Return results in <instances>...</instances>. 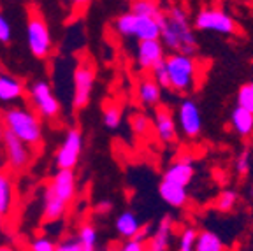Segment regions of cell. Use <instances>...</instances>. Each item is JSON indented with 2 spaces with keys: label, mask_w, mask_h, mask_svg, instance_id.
Masks as SVG:
<instances>
[{
  "label": "cell",
  "mask_w": 253,
  "mask_h": 251,
  "mask_svg": "<svg viewBox=\"0 0 253 251\" xmlns=\"http://www.w3.org/2000/svg\"><path fill=\"white\" fill-rule=\"evenodd\" d=\"M2 123L4 128L12 132L18 139L28 144L30 148L39 149L42 144V122L41 116L32 109L25 106H9L2 113Z\"/></svg>",
  "instance_id": "1"
},
{
  "label": "cell",
  "mask_w": 253,
  "mask_h": 251,
  "mask_svg": "<svg viewBox=\"0 0 253 251\" xmlns=\"http://www.w3.org/2000/svg\"><path fill=\"white\" fill-rule=\"evenodd\" d=\"M113 27H115L116 34L122 37H134L137 41L160 37V25H158L157 18L135 14L132 11L120 14L113 23Z\"/></svg>",
  "instance_id": "2"
},
{
  "label": "cell",
  "mask_w": 253,
  "mask_h": 251,
  "mask_svg": "<svg viewBox=\"0 0 253 251\" xmlns=\"http://www.w3.org/2000/svg\"><path fill=\"white\" fill-rule=\"evenodd\" d=\"M27 44L32 55L39 60L49 58V55H51V51H53L51 32H49V27H47L46 20H44L37 11H32L30 14H28Z\"/></svg>",
  "instance_id": "3"
},
{
  "label": "cell",
  "mask_w": 253,
  "mask_h": 251,
  "mask_svg": "<svg viewBox=\"0 0 253 251\" xmlns=\"http://www.w3.org/2000/svg\"><path fill=\"white\" fill-rule=\"evenodd\" d=\"M166 67L172 90L179 93H186L192 90L195 83V62L192 56L176 51L166 58Z\"/></svg>",
  "instance_id": "4"
},
{
  "label": "cell",
  "mask_w": 253,
  "mask_h": 251,
  "mask_svg": "<svg viewBox=\"0 0 253 251\" xmlns=\"http://www.w3.org/2000/svg\"><path fill=\"white\" fill-rule=\"evenodd\" d=\"M28 100H30L32 109L36 111L41 118L53 122L60 116V111H62L60 100L56 98L51 84L44 79L34 81L28 86Z\"/></svg>",
  "instance_id": "5"
},
{
  "label": "cell",
  "mask_w": 253,
  "mask_h": 251,
  "mask_svg": "<svg viewBox=\"0 0 253 251\" xmlns=\"http://www.w3.org/2000/svg\"><path fill=\"white\" fill-rule=\"evenodd\" d=\"M166 16H167V23H169V27L172 28L179 41V51L185 53V55L194 56L197 53L199 42H197V37H195L194 28H192L188 18H186V12L181 7H178V5H174V7H170V11Z\"/></svg>",
  "instance_id": "6"
},
{
  "label": "cell",
  "mask_w": 253,
  "mask_h": 251,
  "mask_svg": "<svg viewBox=\"0 0 253 251\" xmlns=\"http://www.w3.org/2000/svg\"><path fill=\"white\" fill-rule=\"evenodd\" d=\"M194 28L199 32H216V34H223L229 36L234 34L237 28L234 18L227 11L220 7H206L201 9L199 14L195 16Z\"/></svg>",
  "instance_id": "7"
},
{
  "label": "cell",
  "mask_w": 253,
  "mask_h": 251,
  "mask_svg": "<svg viewBox=\"0 0 253 251\" xmlns=\"http://www.w3.org/2000/svg\"><path fill=\"white\" fill-rule=\"evenodd\" d=\"M74 93H72V106L74 109H84L90 104L91 93L95 86V67L88 60H81L74 69Z\"/></svg>",
  "instance_id": "8"
},
{
  "label": "cell",
  "mask_w": 253,
  "mask_h": 251,
  "mask_svg": "<svg viewBox=\"0 0 253 251\" xmlns=\"http://www.w3.org/2000/svg\"><path fill=\"white\" fill-rule=\"evenodd\" d=\"M83 132L79 128L67 130L60 148L55 153V165L56 169H76L79 164V158L83 153Z\"/></svg>",
  "instance_id": "9"
},
{
  "label": "cell",
  "mask_w": 253,
  "mask_h": 251,
  "mask_svg": "<svg viewBox=\"0 0 253 251\" xmlns=\"http://www.w3.org/2000/svg\"><path fill=\"white\" fill-rule=\"evenodd\" d=\"M0 144L4 146L5 158H7V164L14 172L18 170L27 169L30 165L32 158H34V148H30L28 144H25L21 139H18L12 132L5 130L4 137Z\"/></svg>",
  "instance_id": "10"
},
{
  "label": "cell",
  "mask_w": 253,
  "mask_h": 251,
  "mask_svg": "<svg viewBox=\"0 0 253 251\" xmlns=\"http://www.w3.org/2000/svg\"><path fill=\"white\" fill-rule=\"evenodd\" d=\"M178 122H179V128H181V132L185 133L186 137L190 139L199 137V133L202 132V116H201V109H199V106L194 100L185 98L179 104Z\"/></svg>",
  "instance_id": "11"
},
{
  "label": "cell",
  "mask_w": 253,
  "mask_h": 251,
  "mask_svg": "<svg viewBox=\"0 0 253 251\" xmlns=\"http://www.w3.org/2000/svg\"><path fill=\"white\" fill-rule=\"evenodd\" d=\"M25 83L0 67V107L14 106L25 97Z\"/></svg>",
  "instance_id": "12"
},
{
  "label": "cell",
  "mask_w": 253,
  "mask_h": 251,
  "mask_svg": "<svg viewBox=\"0 0 253 251\" xmlns=\"http://www.w3.org/2000/svg\"><path fill=\"white\" fill-rule=\"evenodd\" d=\"M46 190H49L53 195L62 199L63 202L71 204L76 197V190H78L74 169H58L49 181V185L46 186Z\"/></svg>",
  "instance_id": "13"
},
{
  "label": "cell",
  "mask_w": 253,
  "mask_h": 251,
  "mask_svg": "<svg viewBox=\"0 0 253 251\" xmlns=\"http://www.w3.org/2000/svg\"><path fill=\"white\" fill-rule=\"evenodd\" d=\"M164 44L160 39H144L139 41L137 49H135V60L137 65L141 67L142 71H151L157 63H160L166 58L164 53Z\"/></svg>",
  "instance_id": "14"
},
{
  "label": "cell",
  "mask_w": 253,
  "mask_h": 251,
  "mask_svg": "<svg viewBox=\"0 0 253 251\" xmlns=\"http://www.w3.org/2000/svg\"><path fill=\"white\" fill-rule=\"evenodd\" d=\"M194 176L195 169L194 164H192V157H181V160L170 164L166 169V172H164V179L181 186H188L190 181L194 179Z\"/></svg>",
  "instance_id": "15"
},
{
  "label": "cell",
  "mask_w": 253,
  "mask_h": 251,
  "mask_svg": "<svg viewBox=\"0 0 253 251\" xmlns=\"http://www.w3.org/2000/svg\"><path fill=\"white\" fill-rule=\"evenodd\" d=\"M155 132H157L158 139L166 144H170V142L176 141L178 137V130H176V123H174L170 113L166 109V107H158L155 111Z\"/></svg>",
  "instance_id": "16"
},
{
  "label": "cell",
  "mask_w": 253,
  "mask_h": 251,
  "mask_svg": "<svg viewBox=\"0 0 253 251\" xmlns=\"http://www.w3.org/2000/svg\"><path fill=\"white\" fill-rule=\"evenodd\" d=\"M158 195L170 208H183L186 204V200H188L186 186L176 185V183H170V181L166 179H162V183L158 186Z\"/></svg>",
  "instance_id": "17"
},
{
  "label": "cell",
  "mask_w": 253,
  "mask_h": 251,
  "mask_svg": "<svg viewBox=\"0 0 253 251\" xmlns=\"http://www.w3.org/2000/svg\"><path fill=\"white\" fill-rule=\"evenodd\" d=\"M170 234H172V220H170V216H164L155 228V234L151 236L148 250L167 251L170 248Z\"/></svg>",
  "instance_id": "18"
},
{
  "label": "cell",
  "mask_w": 253,
  "mask_h": 251,
  "mask_svg": "<svg viewBox=\"0 0 253 251\" xmlns=\"http://www.w3.org/2000/svg\"><path fill=\"white\" fill-rule=\"evenodd\" d=\"M162 97V88L158 86L153 78H144L137 84V98L142 106L157 107Z\"/></svg>",
  "instance_id": "19"
},
{
  "label": "cell",
  "mask_w": 253,
  "mask_h": 251,
  "mask_svg": "<svg viewBox=\"0 0 253 251\" xmlns=\"http://www.w3.org/2000/svg\"><path fill=\"white\" fill-rule=\"evenodd\" d=\"M69 204L53 195L49 190H44V206H42V218L44 221H58L63 218Z\"/></svg>",
  "instance_id": "20"
},
{
  "label": "cell",
  "mask_w": 253,
  "mask_h": 251,
  "mask_svg": "<svg viewBox=\"0 0 253 251\" xmlns=\"http://www.w3.org/2000/svg\"><path fill=\"white\" fill-rule=\"evenodd\" d=\"M230 126L239 137H250L253 133V113L236 106L230 113Z\"/></svg>",
  "instance_id": "21"
},
{
  "label": "cell",
  "mask_w": 253,
  "mask_h": 251,
  "mask_svg": "<svg viewBox=\"0 0 253 251\" xmlns=\"http://www.w3.org/2000/svg\"><path fill=\"white\" fill-rule=\"evenodd\" d=\"M14 206V183L9 172L0 170V214L7 216Z\"/></svg>",
  "instance_id": "22"
},
{
  "label": "cell",
  "mask_w": 253,
  "mask_h": 251,
  "mask_svg": "<svg viewBox=\"0 0 253 251\" xmlns=\"http://www.w3.org/2000/svg\"><path fill=\"white\" fill-rule=\"evenodd\" d=\"M115 225H116V232H118L123 239L134 237V234L139 230V227H141L137 216H135L132 211H123L122 214L116 218Z\"/></svg>",
  "instance_id": "23"
},
{
  "label": "cell",
  "mask_w": 253,
  "mask_h": 251,
  "mask_svg": "<svg viewBox=\"0 0 253 251\" xmlns=\"http://www.w3.org/2000/svg\"><path fill=\"white\" fill-rule=\"evenodd\" d=\"M195 250L197 251H221V250H225V244H223V241H221L214 232L202 230L197 234Z\"/></svg>",
  "instance_id": "24"
},
{
  "label": "cell",
  "mask_w": 253,
  "mask_h": 251,
  "mask_svg": "<svg viewBox=\"0 0 253 251\" xmlns=\"http://www.w3.org/2000/svg\"><path fill=\"white\" fill-rule=\"evenodd\" d=\"M78 241L83 248V251H93L97 248V239H99V234H97V228L91 223H83L79 227L78 232Z\"/></svg>",
  "instance_id": "25"
},
{
  "label": "cell",
  "mask_w": 253,
  "mask_h": 251,
  "mask_svg": "<svg viewBox=\"0 0 253 251\" xmlns=\"http://www.w3.org/2000/svg\"><path fill=\"white\" fill-rule=\"evenodd\" d=\"M130 11L135 14L142 16H151V18H157L160 14V7H158L157 0H132Z\"/></svg>",
  "instance_id": "26"
},
{
  "label": "cell",
  "mask_w": 253,
  "mask_h": 251,
  "mask_svg": "<svg viewBox=\"0 0 253 251\" xmlns=\"http://www.w3.org/2000/svg\"><path fill=\"white\" fill-rule=\"evenodd\" d=\"M122 107L116 104H109L104 107V125L111 130H116L122 125Z\"/></svg>",
  "instance_id": "27"
},
{
  "label": "cell",
  "mask_w": 253,
  "mask_h": 251,
  "mask_svg": "<svg viewBox=\"0 0 253 251\" xmlns=\"http://www.w3.org/2000/svg\"><path fill=\"white\" fill-rule=\"evenodd\" d=\"M237 200H239V197H237V193L234 190H223L216 199V208L221 212H230L236 208Z\"/></svg>",
  "instance_id": "28"
},
{
  "label": "cell",
  "mask_w": 253,
  "mask_h": 251,
  "mask_svg": "<svg viewBox=\"0 0 253 251\" xmlns=\"http://www.w3.org/2000/svg\"><path fill=\"white\" fill-rule=\"evenodd\" d=\"M237 106L253 113V81L246 83L237 91Z\"/></svg>",
  "instance_id": "29"
},
{
  "label": "cell",
  "mask_w": 253,
  "mask_h": 251,
  "mask_svg": "<svg viewBox=\"0 0 253 251\" xmlns=\"http://www.w3.org/2000/svg\"><path fill=\"white\" fill-rule=\"evenodd\" d=\"M151 72H153V76H151V78L157 81L158 86L162 88V90H169V88H170V79H169V74H167L166 58H164L160 63H157V65L151 69Z\"/></svg>",
  "instance_id": "30"
},
{
  "label": "cell",
  "mask_w": 253,
  "mask_h": 251,
  "mask_svg": "<svg viewBox=\"0 0 253 251\" xmlns=\"http://www.w3.org/2000/svg\"><path fill=\"white\" fill-rule=\"evenodd\" d=\"M199 232L195 228H185L179 236V251H192L195 250V241H197Z\"/></svg>",
  "instance_id": "31"
},
{
  "label": "cell",
  "mask_w": 253,
  "mask_h": 251,
  "mask_svg": "<svg viewBox=\"0 0 253 251\" xmlns=\"http://www.w3.org/2000/svg\"><path fill=\"white\" fill-rule=\"evenodd\" d=\"M32 251H56V243L47 236H39L34 237L28 244Z\"/></svg>",
  "instance_id": "32"
},
{
  "label": "cell",
  "mask_w": 253,
  "mask_h": 251,
  "mask_svg": "<svg viewBox=\"0 0 253 251\" xmlns=\"http://www.w3.org/2000/svg\"><path fill=\"white\" fill-rule=\"evenodd\" d=\"M252 169V153H250V149H245L236 160V172L239 176H246Z\"/></svg>",
  "instance_id": "33"
},
{
  "label": "cell",
  "mask_w": 253,
  "mask_h": 251,
  "mask_svg": "<svg viewBox=\"0 0 253 251\" xmlns=\"http://www.w3.org/2000/svg\"><path fill=\"white\" fill-rule=\"evenodd\" d=\"M132 130L137 135H146L148 130H150V120L144 114H135L134 118H132Z\"/></svg>",
  "instance_id": "34"
},
{
  "label": "cell",
  "mask_w": 253,
  "mask_h": 251,
  "mask_svg": "<svg viewBox=\"0 0 253 251\" xmlns=\"http://www.w3.org/2000/svg\"><path fill=\"white\" fill-rule=\"evenodd\" d=\"M56 251H83V248L79 244L78 237H65V239L58 241Z\"/></svg>",
  "instance_id": "35"
},
{
  "label": "cell",
  "mask_w": 253,
  "mask_h": 251,
  "mask_svg": "<svg viewBox=\"0 0 253 251\" xmlns=\"http://www.w3.org/2000/svg\"><path fill=\"white\" fill-rule=\"evenodd\" d=\"M12 39V28L11 23L7 21L5 16L0 14V42L2 44H9Z\"/></svg>",
  "instance_id": "36"
},
{
  "label": "cell",
  "mask_w": 253,
  "mask_h": 251,
  "mask_svg": "<svg viewBox=\"0 0 253 251\" xmlns=\"http://www.w3.org/2000/svg\"><path fill=\"white\" fill-rule=\"evenodd\" d=\"M123 251H142V250H146V244L141 243V241L134 239V237H128L126 239V243L122 246Z\"/></svg>",
  "instance_id": "37"
},
{
  "label": "cell",
  "mask_w": 253,
  "mask_h": 251,
  "mask_svg": "<svg viewBox=\"0 0 253 251\" xmlns=\"http://www.w3.org/2000/svg\"><path fill=\"white\" fill-rule=\"evenodd\" d=\"M111 211H113L111 200H100L99 204L95 206V212H99V214H109Z\"/></svg>",
  "instance_id": "38"
},
{
  "label": "cell",
  "mask_w": 253,
  "mask_h": 251,
  "mask_svg": "<svg viewBox=\"0 0 253 251\" xmlns=\"http://www.w3.org/2000/svg\"><path fill=\"white\" fill-rule=\"evenodd\" d=\"M148 236H150V225H144V227H139V230L134 234V239L141 241V243H146Z\"/></svg>",
  "instance_id": "39"
},
{
  "label": "cell",
  "mask_w": 253,
  "mask_h": 251,
  "mask_svg": "<svg viewBox=\"0 0 253 251\" xmlns=\"http://www.w3.org/2000/svg\"><path fill=\"white\" fill-rule=\"evenodd\" d=\"M91 0H74V5L78 9H84V7H88V4H90Z\"/></svg>",
  "instance_id": "40"
},
{
  "label": "cell",
  "mask_w": 253,
  "mask_h": 251,
  "mask_svg": "<svg viewBox=\"0 0 253 251\" xmlns=\"http://www.w3.org/2000/svg\"><path fill=\"white\" fill-rule=\"evenodd\" d=\"M4 132H5V128H4V123L0 122V142H2V137H4Z\"/></svg>",
  "instance_id": "41"
},
{
  "label": "cell",
  "mask_w": 253,
  "mask_h": 251,
  "mask_svg": "<svg viewBox=\"0 0 253 251\" xmlns=\"http://www.w3.org/2000/svg\"><path fill=\"white\" fill-rule=\"evenodd\" d=\"M4 218H5L4 214H0V230H2V228H4Z\"/></svg>",
  "instance_id": "42"
}]
</instances>
